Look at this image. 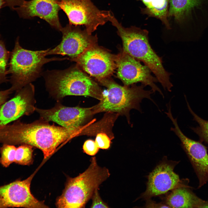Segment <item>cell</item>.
<instances>
[{
  "label": "cell",
  "instance_id": "2e32d148",
  "mask_svg": "<svg viewBox=\"0 0 208 208\" xmlns=\"http://www.w3.org/2000/svg\"><path fill=\"white\" fill-rule=\"evenodd\" d=\"M35 88L30 83L16 91L14 96L0 107V127L35 111Z\"/></svg>",
  "mask_w": 208,
  "mask_h": 208
},
{
  "label": "cell",
  "instance_id": "6da1fadb",
  "mask_svg": "<svg viewBox=\"0 0 208 208\" xmlns=\"http://www.w3.org/2000/svg\"><path fill=\"white\" fill-rule=\"evenodd\" d=\"M41 118L29 124L17 121L0 127V143L27 144L41 150L44 158L62 143L82 135L83 128L72 129L51 125Z\"/></svg>",
  "mask_w": 208,
  "mask_h": 208
},
{
  "label": "cell",
  "instance_id": "ffe728a7",
  "mask_svg": "<svg viewBox=\"0 0 208 208\" xmlns=\"http://www.w3.org/2000/svg\"><path fill=\"white\" fill-rule=\"evenodd\" d=\"M188 108L193 116L194 120L199 125V126L192 127L191 129L198 135L201 142H203L208 144V121L204 120L196 114L192 110L186 98H185Z\"/></svg>",
  "mask_w": 208,
  "mask_h": 208
},
{
  "label": "cell",
  "instance_id": "7c38bea8",
  "mask_svg": "<svg viewBox=\"0 0 208 208\" xmlns=\"http://www.w3.org/2000/svg\"><path fill=\"white\" fill-rule=\"evenodd\" d=\"M35 111L42 120L53 121L62 127L72 129L83 127L95 114L92 107H70L58 103L50 109H45L36 107Z\"/></svg>",
  "mask_w": 208,
  "mask_h": 208
},
{
  "label": "cell",
  "instance_id": "30bf717a",
  "mask_svg": "<svg viewBox=\"0 0 208 208\" xmlns=\"http://www.w3.org/2000/svg\"><path fill=\"white\" fill-rule=\"evenodd\" d=\"M60 31L62 34L61 42L53 49H50L47 55H66L71 61L97 44L96 35L89 34L85 29H81L80 26L67 24L62 27Z\"/></svg>",
  "mask_w": 208,
  "mask_h": 208
},
{
  "label": "cell",
  "instance_id": "d6986e66",
  "mask_svg": "<svg viewBox=\"0 0 208 208\" xmlns=\"http://www.w3.org/2000/svg\"><path fill=\"white\" fill-rule=\"evenodd\" d=\"M141 1L145 7L140 8L141 13L149 17L160 20L167 30L171 29L168 19L169 0H137Z\"/></svg>",
  "mask_w": 208,
  "mask_h": 208
},
{
  "label": "cell",
  "instance_id": "603a6c76",
  "mask_svg": "<svg viewBox=\"0 0 208 208\" xmlns=\"http://www.w3.org/2000/svg\"><path fill=\"white\" fill-rule=\"evenodd\" d=\"M10 55L3 42L0 40V84L7 80L6 67Z\"/></svg>",
  "mask_w": 208,
  "mask_h": 208
},
{
  "label": "cell",
  "instance_id": "8992f818",
  "mask_svg": "<svg viewBox=\"0 0 208 208\" xmlns=\"http://www.w3.org/2000/svg\"><path fill=\"white\" fill-rule=\"evenodd\" d=\"M51 49L32 51L22 48L18 38L10 55L9 67L7 74L11 75L12 91L18 90L35 81L42 74V68L45 64L53 61H62L69 58L46 56Z\"/></svg>",
  "mask_w": 208,
  "mask_h": 208
},
{
  "label": "cell",
  "instance_id": "7402d4cb",
  "mask_svg": "<svg viewBox=\"0 0 208 208\" xmlns=\"http://www.w3.org/2000/svg\"><path fill=\"white\" fill-rule=\"evenodd\" d=\"M16 149L14 145L7 144H3L0 148V163L3 166L7 167L14 162Z\"/></svg>",
  "mask_w": 208,
  "mask_h": 208
},
{
  "label": "cell",
  "instance_id": "3957f363",
  "mask_svg": "<svg viewBox=\"0 0 208 208\" xmlns=\"http://www.w3.org/2000/svg\"><path fill=\"white\" fill-rule=\"evenodd\" d=\"M42 76L47 90L57 101L70 95L89 96L100 101L103 98L101 88L77 65L64 70H47Z\"/></svg>",
  "mask_w": 208,
  "mask_h": 208
},
{
  "label": "cell",
  "instance_id": "83f0119b",
  "mask_svg": "<svg viewBox=\"0 0 208 208\" xmlns=\"http://www.w3.org/2000/svg\"><path fill=\"white\" fill-rule=\"evenodd\" d=\"M145 207L148 208H170L167 205L161 203H157L153 201L147 199Z\"/></svg>",
  "mask_w": 208,
  "mask_h": 208
},
{
  "label": "cell",
  "instance_id": "ac0fdd59",
  "mask_svg": "<svg viewBox=\"0 0 208 208\" xmlns=\"http://www.w3.org/2000/svg\"><path fill=\"white\" fill-rule=\"evenodd\" d=\"M188 187H179L173 189L166 197V205L170 208H203L205 201Z\"/></svg>",
  "mask_w": 208,
  "mask_h": 208
},
{
  "label": "cell",
  "instance_id": "484cf974",
  "mask_svg": "<svg viewBox=\"0 0 208 208\" xmlns=\"http://www.w3.org/2000/svg\"><path fill=\"white\" fill-rule=\"evenodd\" d=\"M99 188L94 190L92 196V203L91 208H108L107 204L104 202L99 196L98 192Z\"/></svg>",
  "mask_w": 208,
  "mask_h": 208
},
{
  "label": "cell",
  "instance_id": "f1b7e54d",
  "mask_svg": "<svg viewBox=\"0 0 208 208\" xmlns=\"http://www.w3.org/2000/svg\"><path fill=\"white\" fill-rule=\"evenodd\" d=\"M8 0H0V10L5 5H7Z\"/></svg>",
  "mask_w": 208,
  "mask_h": 208
},
{
  "label": "cell",
  "instance_id": "f546056e",
  "mask_svg": "<svg viewBox=\"0 0 208 208\" xmlns=\"http://www.w3.org/2000/svg\"><path fill=\"white\" fill-rule=\"evenodd\" d=\"M208 207V201H205L203 208Z\"/></svg>",
  "mask_w": 208,
  "mask_h": 208
},
{
  "label": "cell",
  "instance_id": "e0dca14e",
  "mask_svg": "<svg viewBox=\"0 0 208 208\" xmlns=\"http://www.w3.org/2000/svg\"><path fill=\"white\" fill-rule=\"evenodd\" d=\"M60 0H23L15 10L19 16L25 19L37 17L48 23L52 27L59 31L62 28L59 18L61 9Z\"/></svg>",
  "mask_w": 208,
  "mask_h": 208
},
{
  "label": "cell",
  "instance_id": "9c48e42d",
  "mask_svg": "<svg viewBox=\"0 0 208 208\" xmlns=\"http://www.w3.org/2000/svg\"><path fill=\"white\" fill-rule=\"evenodd\" d=\"M115 62L117 68L118 77L124 85L129 86L141 83L146 86H149L154 93L157 92L164 97V94L155 83L158 82L153 76L151 71L146 65L123 50L115 55Z\"/></svg>",
  "mask_w": 208,
  "mask_h": 208
},
{
  "label": "cell",
  "instance_id": "4316f807",
  "mask_svg": "<svg viewBox=\"0 0 208 208\" xmlns=\"http://www.w3.org/2000/svg\"><path fill=\"white\" fill-rule=\"evenodd\" d=\"M12 92L10 88L6 90L0 91V107L7 101L10 95Z\"/></svg>",
  "mask_w": 208,
  "mask_h": 208
},
{
  "label": "cell",
  "instance_id": "4dcf8cb0",
  "mask_svg": "<svg viewBox=\"0 0 208 208\" xmlns=\"http://www.w3.org/2000/svg\"><path fill=\"white\" fill-rule=\"evenodd\" d=\"M9 0L10 1H18V0Z\"/></svg>",
  "mask_w": 208,
  "mask_h": 208
},
{
  "label": "cell",
  "instance_id": "cb8c5ba5",
  "mask_svg": "<svg viewBox=\"0 0 208 208\" xmlns=\"http://www.w3.org/2000/svg\"><path fill=\"white\" fill-rule=\"evenodd\" d=\"M111 140L107 133L101 132L96 135L95 142L99 148L107 149L110 146Z\"/></svg>",
  "mask_w": 208,
  "mask_h": 208
},
{
  "label": "cell",
  "instance_id": "52a82bcc",
  "mask_svg": "<svg viewBox=\"0 0 208 208\" xmlns=\"http://www.w3.org/2000/svg\"><path fill=\"white\" fill-rule=\"evenodd\" d=\"M168 19L174 28L199 36L208 26V0H169Z\"/></svg>",
  "mask_w": 208,
  "mask_h": 208
},
{
  "label": "cell",
  "instance_id": "44dd1931",
  "mask_svg": "<svg viewBox=\"0 0 208 208\" xmlns=\"http://www.w3.org/2000/svg\"><path fill=\"white\" fill-rule=\"evenodd\" d=\"M32 146L27 144L21 145L16 148L14 162L22 165H29L32 161Z\"/></svg>",
  "mask_w": 208,
  "mask_h": 208
},
{
  "label": "cell",
  "instance_id": "277c9868",
  "mask_svg": "<svg viewBox=\"0 0 208 208\" xmlns=\"http://www.w3.org/2000/svg\"><path fill=\"white\" fill-rule=\"evenodd\" d=\"M99 82L107 90L105 93H103V98L99 103L92 107L95 114L106 112L121 114L125 116L130 122L131 109H135L142 113L140 103L143 99H148L157 106L151 98L153 91L145 90L146 86L142 84L122 86L108 78Z\"/></svg>",
  "mask_w": 208,
  "mask_h": 208
},
{
  "label": "cell",
  "instance_id": "d4e9b609",
  "mask_svg": "<svg viewBox=\"0 0 208 208\" xmlns=\"http://www.w3.org/2000/svg\"><path fill=\"white\" fill-rule=\"evenodd\" d=\"M99 149L95 142L91 140H88L85 141L83 146L84 152L91 156L96 155L98 152Z\"/></svg>",
  "mask_w": 208,
  "mask_h": 208
},
{
  "label": "cell",
  "instance_id": "7a4b0ae2",
  "mask_svg": "<svg viewBox=\"0 0 208 208\" xmlns=\"http://www.w3.org/2000/svg\"><path fill=\"white\" fill-rule=\"evenodd\" d=\"M109 21L117 29L118 34L122 41V50L148 67L164 89L171 92L173 86L170 80L171 74L164 68L162 58L150 44L148 31L135 26L124 27L113 13L110 16Z\"/></svg>",
  "mask_w": 208,
  "mask_h": 208
},
{
  "label": "cell",
  "instance_id": "9a60e30c",
  "mask_svg": "<svg viewBox=\"0 0 208 208\" xmlns=\"http://www.w3.org/2000/svg\"><path fill=\"white\" fill-rule=\"evenodd\" d=\"M33 175L26 179L17 180L0 187V208H47L43 202L31 194L30 186Z\"/></svg>",
  "mask_w": 208,
  "mask_h": 208
},
{
  "label": "cell",
  "instance_id": "5bb4252c",
  "mask_svg": "<svg viewBox=\"0 0 208 208\" xmlns=\"http://www.w3.org/2000/svg\"><path fill=\"white\" fill-rule=\"evenodd\" d=\"M169 118L174 126L173 131L180 140L182 147L189 158L198 180L199 188L208 182V154L206 147L200 142L190 139L185 136L180 129L177 118L172 115Z\"/></svg>",
  "mask_w": 208,
  "mask_h": 208
},
{
  "label": "cell",
  "instance_id": "ba28073f",
  "mask_svg": "<svg viewBox=\"0 0 208 208\" xmlns=\"http://www.w3.org/2000/svg\"><path fill=\"white\" fill-rule=\"evenodd\" d=\"M59 5L67 16L69 24L84 26L90 34L99 26L109 21L112 12L99 10L91 0H60Z\"/></svg>",
  "mask_w": 208,
  "mask_h": 208
},
{
  "label": "cell",
  "instance_id": "8fae6325",
  "mask_svg": "<svg viewBox=\"0 0 208 208\" xmlns=\"http://www.w3.org/2000/svg\"><path fill=\"white\" fill-rule=\"evenodd\" d=\"M77 66L99 81L108 78L116 68L115 55L97 44L93 46L71 60Z\"/></svg>",
  "mask_w": 208,
  "mask_h": 208
},
{
  "label": "cell",
  "instance_id": "4fadbf2b",
  "mask_svg": "<svg viewBox=\"0 0 208 208\" xmlns=\"http://www.w3.org/2000/svg\"><path fill=\"white\" fill-rule=\"evenodd\" d=\"M177 162L166 160L158 165L148 176L146 189L141 198L148 199L178 187H188L181 184L179 176L174 172Z\"/></svg>",
  "mask_w": 208,
  "mask_h": 208
},
{
  "label": "cell",
  "instance_id": "5b68a950",
  "mask_svg": "<svg viewBox=\"0 0 208 208\" xmlns=\"http://www.w3.org/2000/svg\"><path fill=\"white\" fill-rule=\"evenodd\" d=\"M88 168L74 178L68 179L61 195L56 200L58 208H83L92 198L95 190L109 177L108 169L98 164L95 157Z\"/></svg>",
  "mask_w": 208,
  "mask_h": 208
}]
</instances>
